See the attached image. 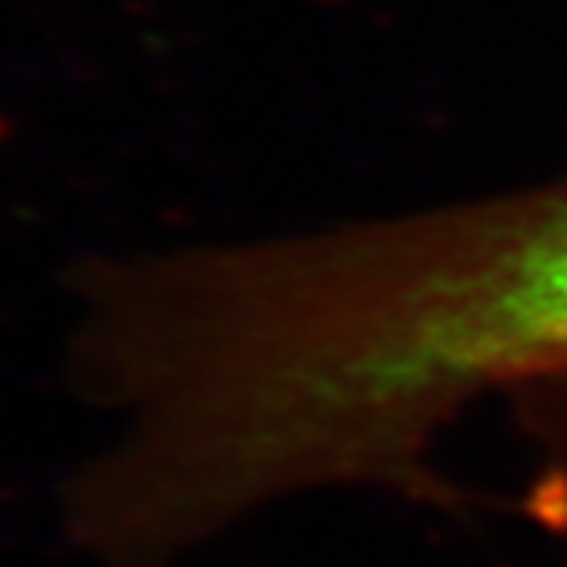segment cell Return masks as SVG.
Wrapping results in <instances>:
<instances>
[{"label":"cell","instance_id":"1","mask_svg":"<svg viewBox=\"0 0 567 567\" xmlns=\"http://www.w3.org/2000/svg\"><path fill=\"white\" fill-rule=\"evenodd\" d=\"M295 343L328 413L399 461L486 394L567 377V177L321 229Z\"/></svg>","mask_w":567,"mask_h":567},{"label":"cell","instance_id":"2","mask_svg":"<svg viewBox=\"0 0 567 567\" xmlns=\"http://www.w3.org/2000/svg\"><path fill=\"white\" fill-rule=\"evenodd\" d=\"M516 405L538 450V475L530 491L535 513L549 524H567V377L519 391Z\"/></svg>","mask_w":567,"mask_h":567}]
</instances>
